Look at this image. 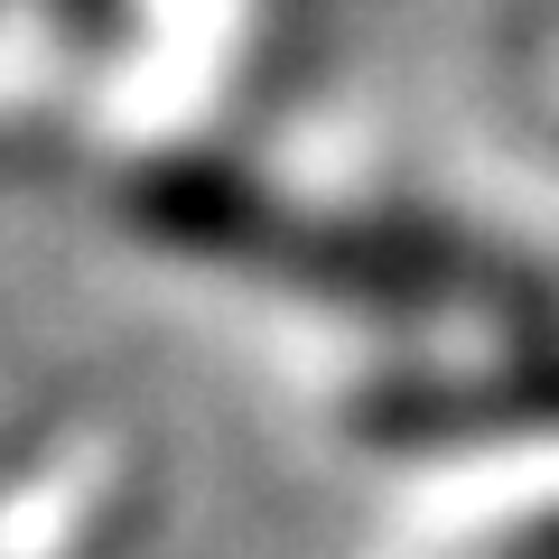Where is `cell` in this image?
<instances>
[{"mask_svg":"<svg viewBox=\"0 0 559 559\" xmlns=\"http://www.w3.org/2000/svg\"><path fill=\"white\" fill-rule=\"evenodd\" d=\"M550 550H559V540H550Z\"/></svg>","mask_w":559,"mask_h":559,"instance_id":"1","label":"cell"}]
</instances>
